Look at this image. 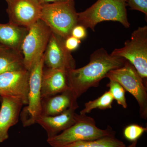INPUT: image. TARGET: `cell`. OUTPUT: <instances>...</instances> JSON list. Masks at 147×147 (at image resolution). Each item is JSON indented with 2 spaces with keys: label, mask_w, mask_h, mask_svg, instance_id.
I'll use <instances>...</instances> for the list:
<instances>
[{
  "label": "cell",
  "mask_w": 147,
  "mask_h": 147,
  "mask_svg": "<svg viewBox=\"0 0 147 147\" xmlns=\"http://www.w3.org/2000/svg\"><path fill=\"white\" fill-rule=\"evenodd\" d=\"M126 61L108 54L103 48L95 51L88 64L68 71L69 84L74 96L78 98L90 88L98 86L109 71L123 66Z\"/></svg>",
  "instance_id": "obj_1"
},
{
  "label": "cell",
  "mask_w": 147,
  "mask_h": 147,
  "mask_svg": "<svg viewBox=\"0 0 147 147\" xmlns=\"http://www.w3.org/2000/svg\"><path fill=\"white\" fill-rule=\"evenodd\" d=\"M126 0H98L89 8L78 14V24L94 31L102 21H117L125 28L130 24L127 18Z\"/></svg>",
  "instance_id": "obj_2"
},
{
  "label": "cell",
  "mask_w": 147,
  "mask_h": 147,
  "mask_svg": "<svg viewBox=\"0 0 147 147\" xmlns=\"http://www.w3.org/2000/svg\"><path fill=\"white\" fill-rule=\"evenodd\" d=\"M115 132L108 126L102 129L96 126L94 119L86 115H76L75 123L55 137L47 138L52 147H63L78 142L93 141L106 136H115Z\"/></svg>",
  "instance_id": "obj_3"
},
{
  "label": "cell",
  "mask_w": 147,
  "mask_h": 147,
  "mask_svg": "<svg viewBox=\"0 0 147 147\" xmlns=\"http://www.w3.org/2000/svg\"><path fill=\"white\" fill-rule=\"evenodd\" d=\"M41 5L40 19L52 32L65 39L71 36L72 29L78 24V12L74 0Z\"/></svg>",
  "instance_id": "obj_4"
},
{
  "label": "cell",
  "mask_w": 147,
  "mask_h": 147,
  "mask_svg": "<svg viewBox=\"0 0 147 147\" xmlns=\"http://www.w3.org/2000/svg\"><path fill=\"white\" fill-rule=\"evenodd\" d=\"M106 78L118 82L137 100L141 118L147 119V91L145 83L134 66L127 61L123 66L109 71Z\"/></svg>",
  "instance_id": "obj_5"
},
{
  "label": "cell",
  "mask_w": 147,
  "mask_h": 147,
  "mask_svg": "<svg viewBox=\"0 0 147 147\" xmlns=\"http://www.w3.org/2000/svg\"><path fill=\"white\" fill-rule=\"evenodd\" d=\"M111 55L126 59L133 65L144 81L147 78V26L139 27L131 33L130 40Z\"/></svg>",
  "instance_id": "obj_6"
},
{
  "label": "cell",
  "mask_w": 147,
  "mask_h": 147,
  "mask_svg": "<svg viewBox=\"0 0 147 147\" xmlns=\"http://www.w3.org/2000/svg\"><path fill=\"white\" fill-rule=\"evenodd\" d=\"M52 33L40 19L28 29L21 48L26 69L30 71L36 62L43 56Z\"/></svg>",
  "instance_id": "obj_7"
},
{
  "label": "cell",
  "mask_w": 147,
  "mask_h": 147,
  "mask_svg": "<svg viewBox=\"0 0 147 147\" xmlns=\"http://www.w3.org/2000/svg\"><path fill=\"white\" fill-rule=\"evenodd\" d=\"M44 56L36 62L30 70L28 103L20 114L24 127L36 123L42 113L41 81L44 68Z\"/></svg>",
  "instance_id": "obj_8"
},
{
  "label": "cell",
  "mask_w": 147,
  "mask_h": 147,
  "mask_svg": "<svg viewBox=\"0 0 147 147\" xmlns=\"http://www.w3.org/2000/svg\"><path fill=\"white\" fill-rule=\"evenodd\" d=\"M9 23L29 29L40 19L41 5L38 0H6Z\"/></svg>",
  "instance_id": "obj_9"
},
{
  "label": "cell",
  "mask_w": 147,
  "mask_h": 147,
  "mask_svg": "<svg viewBox=\"0 0 147 147\" xmlns=\"http://www.w3.org/2000/svg\"><path fill=\"white\" fill-rule=\"evenodd\" d=\"M65 39L52 32L44 55L47 68L69 70L76 68V62L71 52L66 48Z\"/></svg>",
  "instance_id": "obj_10"
},
{
  "label": "cell",
  "mask_w": 147,
  "mask_h": 147,
  "mask_svg": "<svg viewBox=\"0 0 147 147\" xmlns=\"http://www.w3.org/2000/svg\"><path fill=\"white\" fill-rule=\"evenodd\" d=\"M30 71L26 68L0 74V96H6L20 98L24 105L28 103Z\"/></svg>",
  "instance_id": "obj_11"
},
{
  "label": "cell",
  "mask_w": 147,
  "mask_h": 147,
  "mask_svg": "<svg viewBox=\"0 0 147 147\" xmlns=\"http://www.w3.org/2000/svg\"><path fill=\"white\" fill-rule=\"evenodd\" d=\"M68 71L61 69L43 68L41 87L42 100L71 90Z\"/></svg>",
  "instance_id": "obj_12"
},
{
  "label": "cell",
  "mask_w": 147,
  "mask_h": 147,
  "mask_svg": "<svg viewBox=\"0 0 147 147\" xmlns=\"http://www.w3.org/2000/svg\"><path fill=\"white\" fill-rule=\"evenodd\" d=\"M0 143L8 139V131L18 122L24 102L20 98L12 96H0Z\"/></svg>",
  "instance_id": "obj_13"
},
{
  "label": "cell",
  "mask_w": 147,
  "mask_h": 147,
  "mask_svg": "<svg viewBox=\"0 0 147 147\" xmlns=\"http://www.w3.org/2000/svg\"><path fill=\"white\" fill-rule=\"evenodd\" d=\"M78 102L74 103L63 113L54 116L41 115L37 120L36 123L42 126L46 131L48 138L55 137L75 123L76 121V109Z\"/></svg>",
  "instance_id": "obj_14"
},
{
  "label": "cell",
  "mask_w": 147,
  "mask_h": 147,
  "mask_svg": "<svg viewBox=\"0 0 147 147\" xmlns=\"http://www.w3.org/2000/svg\"><path fill=\"white\" fill-rule=\"evenodd\" d=\"M71 90L43 98L42 100L41 115L54 116L68 109L77 101Z\"/></svg>",
  "instance_id": "obj_15"
},
{
  "label": "cell",
  "mask_w": 147,
  "mask_h": 147,
  "mask_svg": "<svg viewBox=\"0 0 147 147\" xmlns=\"http://www.w3.org/2000/svg\"><path fill=\"white\" fill-rule=\"evenodd\" d=\"M28 30L26 28L9 22L0 24V44L9 49L21 52V45Z\"/></svg>",
  "instance_id": "obj_16"
},
{
  "label": "cell",
  "mask_w": 147,
  "mask_h": 147,
  "mask_svg": "<svg viewBox=\"0 0 147 147\" xmlns=\"http://www.w3.org/2000/svg\"><path fill=\"white\" fill-rule=\"evenodd\" d=\"M25 68L21 52L7 48L0 50V74Z\"/></svg>",
  "instance_id": "obj_17"
},
{
  "label": "cell",
  "mask_w": 147,
  "mask_h": 147,
  "mask_svg": "<svg viewBox=\"0 0 147 147\" xmlns=\"http://www.w3.org/2000/svg\"><path fill=\"white\" fill-rule=\"evenodd\" d=\"M114 99L110 92L106 91L101 96L85 104V108L80 112V115H86L95 109L106 110L112 108Z\"/></svg>",
  "instance_id": "obj_18"
},
{
  "label": "cell",
  "mask_w": 147,
  "mask_h": 147,
  "mask_svg": "<svg viewBox=\"0 0 147 147\" xmlns=\"http://www.w3.org/2000/svg\"><path fill=\"white\" fill-rule=\"evenodd\" d=\"M87 147H125L124 143L115 137L106 136L100 139L87 142H82Z\"/></svg>",
  "instance_id": "obj_19"
},
{
  "label": "cell",
  "mask_w": 147,
  "mask_h": 147,
  "mask_svg": "<svg viewBox=\"0 0 147 147\" xmlns=\"http://www.w3.org/2000/svg\"><path fill=\"white\" fill-rule=\"evenodd\" d=\"M114 100H117L119 105H121L124 108H127V103L125 96V90L118 82L110 80L107 85Z\"/></svg>",
  "instance_id": "obj_20"
},
{
  "label": "cell",
  "mask_w": 147,
  "mask_h": 147,
  "mask_svg": "<svg viewBox=\"0 0 147 147\" xmlns=\"http://www.w3.org/2000/svg\"><path fill=\"white\" fill-rule=\"evenodd\" d=\"M146 127L137 124H131L127 126L124 130V136L129 141L133 142L137 139L147 131Z\"/></svg>",
  "instance_id": "obj_21"
},
{
  "label": "cell",
  "mask_w": 147,
  "mask_h": 147,
  "mask_svg": "<svg viewBox=\"0 0 147 147\" xmlns=\"http://www.w3.org/2000/svg\"><path fill=\"white\" fill-rule=\"evenodd\" d=\"M127 5L131 10L139 11L147 16V0H126Z\"/></svg>",
  "instance_id": "obj_22"
},
{
  "label": "cell",
  "mask_w": 147,
  "mask_h": 147,
  "mask_svg": "<svg viewBox=\"0 0 147 147\" xmlns=\"http://www.w3.org/2000/svg\"><path fill=\"white\" fill-rule=\"evenodd\" d=\"M81 43V40L72 36H69L65 40V45L66 48L70 52L76 50Z\"/></svg>",
  "instance_id": "obj_23"
},
{
  "label": "cell",
  "mask_w": 147,
  "mask_h": 147,
  "mask_svg": "<svg viewBox=\"0 0 147 147\" xmlns=\"http://www.w3.org/2000/svg\"><path fill=\"white\" fill-rule=\"evenodd\" d=\"M71 36L80 40L85 39L87 36L86 29L83 26L77 24L72 29Z\"/></svg>",
  "instance_id": "obj_24"
},
{
  "label": "cell",
  "mask_w": 147,
  "mask_h": 147,
  "mask_svg": "<svg viewBox=\"0 0 147 147\" xmlns=\"http://www.w3.org/2000/svg\"><path fill=\"white\" fill-rule=\"evenodd\" d=\"M72 1V0H38L39 3L40 5L50 3L58 2L67 1Z\"/></svg>",
  "instance_id": "obj_25"
},
{
  "label": "cell",
  "mask_w": 147,
  "mask_h": 147,
  "mask_svg": "<svg viewBox=\"0 0 147 147\" xmlns=\"http://www.w3.org/2000/svg\"><path fill=\"white\" fill-rule=\"evenodd\" d=\"M63 147H87L83 144L82 142H78L67 145Z\"/></svg>",
  "instance_id": "obj_26"
},
{
  "label": "cell",
  "mask_w": 147,
  "mask_h": 147,
  "mask_svg": "<svg viewBox=\"0 0 147 147\" xmlns=\"http://www.w3.org/2000/svg\"><path fill=\"white\" fill-rule=\"evenodd\" d=\"M137 141H135V142H132V143L129 145L125 147H137Z\"/></svg>",
  "instance_id": "obj_27"
},
{
  "label": "cell",
  "mask_w": 147,
  "mask_h": 147,
  "mask_svg": "<svg viewBox=\"0 0 147 147\" xmlns=\"http://www.w3.org/2000/svg\"><path fill=\"white\" fill-rule=\"evenodd\" d=\"M7 48V47H6L5 46H3V45L0 44V50H4V49H6V48Z\"/></svg>",
  "instance_id": "obj_28"
},
{
  "label": "cell",
  "mask_w": 147,
  "mask_h": 147,
  "mask_svg": "<svg viewBox=\"0 0 147 147\" xmlns=\"http://www.w3.org/2000/svg\"><path fill=\"white\" fill-rule=\"evenodd\" d=\"M1 100V97H0V100Z\"/></svg>",
  "instance_id": "obj_29"
}]
</instances>
